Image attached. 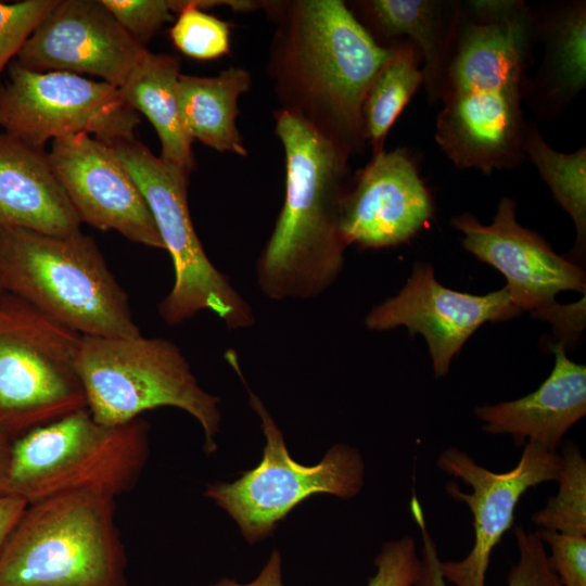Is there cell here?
Returning a JSON list of instances; mask_svg holds the SVG:
<instances>
[{
	"mask_svg": "<svg viewBox=\"0 0 586 586\" xmlns=\"http://www.w3.org/2000/svg\"><path fill=\"white\" fill-rule=\"evenodd\" d=\"M536 41L535 11L524 1L462 2L435 129L458 168L491 174L525 161L521 103Z\"/></svg>",
	"mask_w": 586,
	"mask_h": 586,
	"instance_id": "1",
	"label": "cell"
},
{
	"mask_svg": "<svg viewBox=\"0 0 586 586\" xmlns=\"http://www.w3.org/2000/svg\"><path fill=\"white\" fill-rule=\"evenodd\" d=\"M275 24L267 73L280 110L349 156L367 140L362 104L392 47L378 43L341 0L263 1Z\"/></svg>",
	"mask_w": 586,
	"mask_h": 586,
	"instance_id": "2",
	"label": "cell"
},
{
	"mask_svg": "<svg viewBox=\"0 0 586 586\" xmlns=\"http://www.w3.org/2000/svg\"><path fill=\"white\" fill-rule=\"evenodd\" d=\"M273 119L285 156V194L257 260V284L270 300L313 298L343 268L340 213L349 155L285 111H275Z\"/></svg>",
	"mask_w": 586,
	"mask_h": 586,
	"instance_id": "3",
	"label": "cell"
},
{
	"mask_svg": "<svg viewBox=\"0 0 586 586\" xmlns=\"http://www.w3.org/2000/svg\"><path fill=\"white\" fill-rule=\"evenodd\" d=\"M0 282L4 292L80 335L141 334L127 294L81 231L53 235L0 228Z\"/></svg>",
	"mask_w": 586,
	"mask_h": 586,
	"instance_id": "4",
	"label": "cell"
},
{
	"mask_svg": "<svg viewBox=\"0 0 586 586\" xmlns=\"http://www.w3.org/2000/svg\"><path fill=\"white\" fill-rule=\"evenodd\" d=\"M115 498L68 493L28 504L0 551V586H129Z\"/></svg>",
	"mask_w": 586,
	"mask_h": 586,
	"instance_id": "5",
	"label": "cell"
},
{
	"mask_svg": "<svg viewBox=\"0 0 586 586\" xmlns=\"http://www.w3.org/2000/svg\"><path fill=\"white\" fill-rule=\"evenodd\" d=\"M149 457V425H105L82 408L11 444L7 495L27 504L68 493L116 498L137 484Z\"/></svg>",
	"mask_w": 586,
	"mask_h": 586,
	"instance_id": "6",
	"label": "cell"
},
{
	"mask_svg": "<svg viewBox=\"0 0 586 586\" xmlns=\"http://www.w3.org/2000/svg\"><path fill=\"white\" fill-rule=\"evenodd\" d=\"M87 408L95 421L120 425L146 410L175 407L204 432V450L217 449L219 398L202 388L173 342L161 337L81 335L77 361Z\"/></svg>",
	"mask_w": 586,
	"mask_h": 586,
	"instance_id": "7",
	"label": "cell"
},
{
	"mask_svg": "<svg viewBox=\"0 0 586 586\" xmlns=\"http://www.w3.org/2000/svg\"><path fill=\"white\" fill-rule=\"evenodd\" d=\"M141 191L174 266L170 292L158 313L169 326L208 310L228 329L250 328L255 316L247 301L209 260L192 224L189 177L132 138L109 142Z\"/></svg>",
	"mask_w": 586,
	"mask_h": 586,
	"instance_id": "8",
	"label": "cell"
},
{
	"mask_svg": "<svg viewBox=\"0 0 586 586\" xmlns=\"http://www.w3.org/2000/svg\"><path fill=\"white\" fill-rule=\"evenodd\" d=\"M81 335L4 292L0 301V432L12 441L87 408Z\"/></svg>",
	"mask_w": 586,
	"mask_h": 586,
	"instance_id": "9",
	"label": "cell"
},
{
	"mask_svg": "<svg viewBox=\"0 0 586 586\" xmlns=\"http://www.w3.org/2000/svg\"><path fill=\"white\" fill-rule=\"evenodd\" d=\"M228 361L247 390L250 405L260 419L266 444L257 467L243 472L232 483L207 485L205 496L229 513L243 537L254 544L270 536L277 524L310 496L328 494L344 499L356 496L365 479L360 453L340 443L315 466L295 461L263 402L249 388L238 357Z\"/></svg>",
	"mask_w": 586,
	"mask_h": 586,
	"instance_id": "10",
	"label": "cell"
},
{
	"mask_svg": "<svg viewBox=\"0 0 586 586\" xmlns=\"http://www.w3.org/2000/svg\"><path fill=\"white\" fill-rule=\"evenodd\" d=\"M0 87V126L35 148L77 133L132 138L140 119L119 88L68 72H36L13 60Z\"/></svg>",
	"mask_w": 586,
	"mask_h": 586,
	"instance_id": "11",
	"label": "cell"
},
{
	"mask_svg": "<svg viewBox=\"0 0 586 586\" xmlns=\"http://www.w3.org/2000/svg\"><path fill=\"white\" fill-rule=\"evenodd\" d=\"M437 467L469 484L473 492H462L454 482L445 486L449 496L463 501L473 514L474 544L460 561L441 562L445 581L455 586H486L485 577L493 549L513 526L515 507L531 487L547 481H558L561 458L537 444L526 442L518 464L496 473L476 463L457 447L444 449Z\"/></svg>",
	"mask_w": 586,
	"mask_h": 586,
	"instance_id": "12",
	"label": "cell"
},
{
	"mask_svg": "<svg viewBox=\"0 0 586 586\" xmlns=\"http://www.w3.org/2000/svg\"><path fill=\"white\" fill-rule=\"evenodd\" d=\"M515 209V202L505 196L489 225H482L470 214L450 222L462 232L461 243L468 252L504 275L512 304L549 321L560 306L555 300L558 293H585V271L556 254L538 233L521 226Z\"/></svg>",
	"mask_w": 586,
	"mask_h": 586,
	"instance_id": "13",
	"label": "cell"
},
{
	"mask_svg": "<svg viewBox=\"0 0 586 586\" xmlns=\"http://www.w3.org/2000/svg\"><path fill=\"white\" fill-rule=\"evenodd\" d=\"M504 286L486 295H472L442 285L432 266L415 265L399 293L374 306L365 324L374 331L406 327L426 341L435 377H444L453 358L467 340L485 322L518 316Z\"/></svg>",
	"mask_w": 586,
	"mask_h": 586,
	"instance_id": "14",
	"label": "cell"
},
{
	"mask_svg": "<svg viewBox=\"0 0 586 586\" xmlns=\"http://www.w3.org/2000/svg\"><path fill=\"white\" fill-rule=\"evenodd\" d=\"M48 157L81 222L165 250L141 191L110 144L72 135L52 140Z\"/></svg>",
	"mask_w": 586,
	"mask_h": 586,
	"instance_id": "15",
	"label": "cell"
},
{
	"mask_svg": "<svg viewBox=\"0 0 586 586\" xmlns=\"http://www.w3.org/2000/svg\"><path fill=\"white\" fill-rule=\"evenodd\" d=\"M148 52L101 0H59L15 60L31 71L89 74L120 88Z\"/></svg>",
	"mask_w": 586,
	"mask_h": 586,
	"instance_id": "16",
	"label": "cell"
},
{
	"mask_svg": "<svg viewBox=\"0 0 586 586\" xmlns=\"http://www.w3.org/2000/svg\"><path fill=\"white\" fill-rule=\"evenodd\" d=\"M434 203L403 149L372 154L343 196L341 235L348 246L382 249L408 242L431 220Z\"/></svg>",
	"mask_w": 586,
	"mask_h": 586,
	"instance_id": "17",
	"label": "cell"
},
{
	"mask_svg": "<svg viewBox=\"0 0 586 586\" xmlns=\"http://www.w3.org/2000/svg\"><path fill=\"white\" fill-rule=\"evenodd\" d=\"M555 366L533 393L475 408L483 430L508 434L517 443L537 444L557 451L566 431L586 415V367L569 359L561 343L553 344Z\"/></svg>",
	"mask_w": 586,
	"mask_h": 586,
	"instance_id": "18",
	"label": "cell"
},
{
	"mask_svg": "<svg viewBox=\"0 0 586 586\" xmlns=\"http://www.w3.org/2000/svg\"><path fill=\"white\" fill-rule=\"evenodd\" d=\"M80 224L48 152L0 133V228L68 235Z\"/></svg>",
	"mask_w": 586,
	"mask_h": 586,
	"instance_id": "19",
	"label": "cell"
},
{
	"mask_svg": "<svg viewBox=\"0 0 586 586\" xmlns=\"http://www.w3.org/2000/svg\"><path fill=\"white\" fill-rule=\"evenodd\" d=\"M357 17L383 47L406 39L419 51L428 100H440L441 86L456 38L461 1L360 0Z\"/></svg>",
	"mask_w": 586,
	"mask_h": 586,
	"instance_id": "20",
	"label": "cell"
},
{
	"mask_svg": "<svg viewBox=\"0 0 586 586\" xmlns=\"http://www.w3.org/2000/svg\"><path fill=\"white\" fill-rule=\"evenodd\" d=\"M536 39L544 43L537 73L526 81L525 99L539 120L557 118L586 86V4H548L535 12Z\"/></svg>",
	"mask_w": 586,
	"mask_h": 586,
	"instance_id": "21",
	"label": "cell"
},
{
	"mask_svg": "<svg viewBox=\"0 0 586 586\" xmlns=\"http://www.w3.org/2000/svg\"><path fill=\"white\" fill-rule=\"evenodd\" d=\"M179 60L148 52L119 88L126 102L142 113L155 128L161 158L190 178L196 164L192 140L181 123L178 104Z\"/></svg>",
	"mask_w": 586,
	"mask_h": 586,
	"instance_id": "22",
	"label": "cell"
},
{
	"mask_svg": "<svg viewBox=\"0 0 586 586\" xmlns=\"http://www.w3.org/2000/svg\"><path fill=\"white\" fill-rule=\"evenodd\" d=\"M251 85V74L240 66H230L214 77L180 74L179 113L189 138L218 152L246 156L237 117L238 100Z\"/></svg>",
	"mask_w": 586,
	"mask_h": 586,
	"instance_id": "23",
	"label": "cell"
},
{
	"mask_svg": "<svg viewBox=\"0 0 586 586\" xmlns=\"http://www.w3.org/2000/svg\"><path fill=\"white\" fill-rule=\"evenodd\" d=\"M390 46L391 55L371 81L362 104L365 137L372 154L384 150L388 130L423 85L417 48L406 39Z\"/></svg>",
	"mask_w": 586,
	"mask_h": 586,
	"instance_id": "24",
	"label": "cell"
},
{
	"mask_svg": "<svg viewBox=\"0 0 586 586\" xmlns=\"http://www.w3.org/2000/svg\"><path fill=\"white\" fill-rule=\"evenodd\" d=\"M523 152L535 165L553 198L572 218L576 229L574 251L582 255L586 242V149L572 153L553 150L538 127L526 124Z\"/></svg>",
	"mask_w": 586,
	"mask_h": 586,
	"instance_id": "25",
	"label": "cell"
},
{
	"mask_svg": "<svg viewBox=\"0 0 586 586\" xmlns=\"http://www.w3.org/2000/svg\"><path fill=\"white\" fill-rule=\"evenodd\" d=\"M410 511L422 538L420 572L412 586H447L441 571L442 561L436 543L428 530L423 509L416 495L411 497ZM513 532L519 549V560L511 565L508 586H562L550 568L545 544L538 531H525L517 525Z\"/></svg>",
	"mask_w": 586,
	"mask_h": 586,
	"instance_id": "26",
	"label": "cell"
},
{
	"mask_svg": "<svg viewBox=\"0 0 586 586\" xmlns=\"http://www.w3.org/2000/svg\"><path fill=\"white\" fill-rule=\"evenodd\" d=\"M560 458L558 493L532 521L540 530L586 536V460L573 442L565 443Z\"/></svg>",
	"mask_w": 586,
	"mask_h": 586,
	"instance_id": "27",
	"label": "cell"
},
{
	"mask_svg": "<svg viewBox=\"0 0 586 586\" xmlns=\"http://www.w3.org/2000/svg\"><path fill=\"white\" fill-rule=\"evenodd\" d=\"M178 18L169 29L176 48L195 60H214L230 52V26L227 22L191 5L188 0H168Z\"/></svg>",
	"mask_w": 586,
	"mask_h": 586,
	"instance_id": "28",
	"label": "cell"
},
{
	"mask_svg": "<svg viewBox=\"0 0 586 586\" xmlns=\"http://www.w3.org/2000/svg\"><path fill=\"white\" fill-rule=\"evenodd\" d=\"M59 0H24L0 2V87L1 75L17 55L35 28Z\"/></svg>",
	"mask_w": 586,
	"mask_h": 586,
	"instance_id": "29",
	"label": "cell"
},
{
	"mask_svg": "<svg viewBox=\"0 0 586 586\" xmlns=\"http://www.w3.org/2000/svg\"><path fill=\"white\" fill-rule=\"evenodd\" d=\"M118 24L144 46L167 23L174 21L168 0H101Z\"/></svg>",
	"mask_w": 586,
	"mask_h": 586,
	"instance_id": "30",
	"label": "cell"
},
{
	"mask_svg": "<svg viewBox=\"0 0 586 586\" xmlns=\"http://www.w3.org/2000/svg\"><path fill=\"white\" fill-rule=\"evenodd\" d=\"M373 563L377 572L367 586H412L420 572L415 539L404 536L384 543Z\"/></svg>",
	"mask_w": 586,
	"mask_h": 586,
	"instance_id": "31",
	"label": "cell"
},
{
	"mask_svg": "<svg viewBox=\"0 0 586 586\" xmlns=\"http://www.w3.org/2000/svg\"><path fill=\"white\" fill-rule=\"evenodd\" d=\"M544 544L550 546L549 564L562 586H586V536L540 530Z\"/></svg>",
	"mask_w": 586,
	"mask_h": 586,
	"instance_id": "32",
	"label": "cell"
},
{
	"mask_svg": "<svg viewBox=\"0 0 586 586\" xmlns=\"http://www.w3.org/2000/svg\"><path fill=\"white\" fill-rule=\"evenodd\" d=\"M281 556L278 550H273L268 561L250 583L241 584L234 579L222 578L211 586H284L282 583Z\"/></svg>",
	"mask_w": 586,
	"mask_h": 586,
	"instance_id": "33",
	"label": "cell"
},
{
	"mask_svg": "<svg viewBox=\"0 0 586 586\" xmlns=\"http://www.w3.org/2000/svg\"><path fill=\"white\" fill-rule=\"evenodd\" d=\"M27 505L25 500L15 496L0 497V551Z\"/></svg>",
	"mask_w": 586,
	"mask_h": 586,
	"instance_id": "34",
	"label": "cell"
},
{
	"mask_svg": "<svg viewBox=\"0 0 586 586\" xmlns=\"http://www.w3.org/2000/svg\"><path fill=\"white\" fill-rule=\"evenodd\" d=\"M12 440L0 432V497L7 495Z\"/></svg>",
	"mask_w": 586,
	"mask_h": 586,
	"instance_id": "35",
	"label": "cell"
},
{
	"mask_svg": "<svg viewBox=\"0 0 586 586\" xmlns=\"http://www.w3.org/2000/svg\"><path fill=\"white\" fill-rule=\"evenodd\" d=\"M3 295H4V290H3L2 285H1V282H0V301H1Z\"/></svg>",
	"mask_w": 586,
	"mask_h": 586,
	"instance_id": "36",
	"label": "cell"
}]
</instances>
